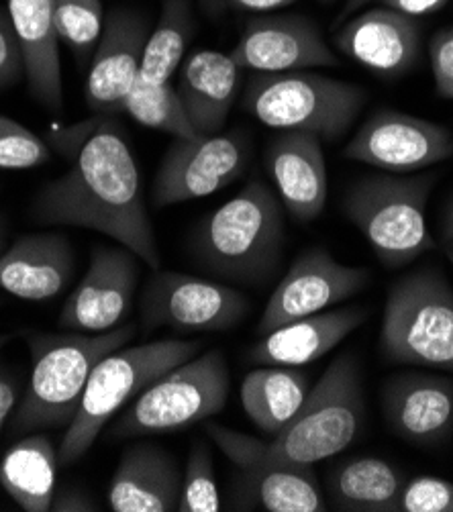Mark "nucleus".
I'll use <instances>...</instances> for the list:
<instances>
[{
    "instance_id": "1",
    "label": "nucleus",
    "mask_w": 453,
    "mask_h": 512,
    "mask_svg": "<svg viewBox=\"0 0 453 512\" xmlns=\"http://www.w3.org/2000/svg\"><path fill=\"white\" fill-rule=\"evenodd\" d=\"M72 160L64 176L37 192L31 204L33 221L109 235L151 270H160L162 255L143 202L137 164L121 129L107 117L94 121Z\"/></svg>"
},
{
    "instance_id": "11",
    "label": "nucleus",
    "mask_w": 453,
    "mask_h": 512,
    "mask_svg": "<svg viewBox=\"0 0 453 512\" xmlns=\"http://www.w3.org/2000/svg\"><path fill=\"white\" fill-rule=\"evenodd\" d=\"M249 160L251 145L241 131L176 139L154 178V204L162 209L211 196L239 180Z\"/></svg>"
},
{
    "instance_id": "9",
    "label": "nucleus",
    "mask_w": 453,
    "mask_h": 512,
    "mask_svg": "<svg viewBox=\"0 0 453 512\" xmlns=\"http://www.w3.org/2000/svg\"><path fill=\"white\" fill-rule=\"evenodd\" d=\"M231 390L223 351L213 349L172 368L149 384L111 429L115 437H147L182 431L219 415Z\"/></svg>"
},
{
    "instance_id": "46",
    "label": "nucleus",
    "mask_w": 453,
    "mask_h": 512,
    "mask_svg": "<svg viewBox=\"0 0 453 512\" xmlns=\"http://www.w3.org/2000/svg\"><path fill=\"white\" fill-rule=\"evenodd\" d=\"M319 3H327V5H331V3H335V0H319Z\"/></svg>"
},
{
    "instance_id": "14",
    "label": "nucleus",
    "mask_w": 453,
    "mask_h": 512,
    "mask_svg": "<svg viewBox=\"0 0 453 512\" xmlns=\"http://www.w3.org/2000/svg\"><path fill=\"white\" fill-rule=\"evenodd\" d=\"M345 158L392 174H411L453 158V133L415 115L378 109L345 145Z\"/></svg>"
},
{
    "instance_id": "32",
    "label": "nucleus",
    "mask_w": 453,
    "mask_h": 512,
    "mask_svg": "<svg viewBox=\"0 0 453 512\" xmlns=\"http://www.w3.org/2000/svg\"><path fill=\"white\" fill-rule=\"evenodd\" d=\"M178 512H219L221 500L215 480L213 455L205 441H194L182 474Z\"/></svg>"
},
{
    "instance_id": "36",
    "label": "nucleus",
    "mask_w": 453,
    "mask_h": 512,
    "mask_svg": "<svg viewBox=\"0 0 453 512\" xmlns=\"http://www.w3.org/2000/svg\"><path fill=\"white\" fill-rule=\"evenodd\" d=\"M429 60L437 94L453 100V27H445L431 37Z\"/></svg>"
},
{
    "instance_id": "47",
    "label": "nucleus",
    "mask_w": 453,
    "mask_h": 512,
    "mask_svg": "<svg viewBox=\"0 0 453 512\" xmlns=\"http://www.w3.org/2000/svg\"><path fill=\"white\" fill-rule=\"evenodd\" d=\"M0 304H3V298H0Z\"/></svg>"
},
{
    "instance_id": "29",
    "label": "nucleus",
    "mask_w": 453,
    "mask_h": 512,
    "mask_svg": "<svg viewBox=\"0 0 453 512\" xmlns=\"http://www.w3.org/2000/svg\"><path fill=\"white\" fill-rule=\"evenodd\" d=\"M194 33L190 0H164L156 29L149 33L139 78L147 84H166L182 66L188 41Z\"/></svg>"
},
{
    "instance_id": "31",
    "label": "nucleus",
    "mask_w": 453,
    "mask_h": 512,
    "mask_svg": "<svg viewBox=\"0 0 453 512\" xmlns=\"http://www.w3.org/2000/svg\"><path fill=\"white\" fill-rule=\"evenodd\" d=\"M54 23L58 39L86 64L105 29L103 3L100 0H56Z\"/></svg>"
},
{
    "instance_id": "42",
    "label": "nucleus",
    "mask_w": 453,
    "mask_h": 512,
    "mask_svg": "<svg viewBox=\"0 0 453 512\" xmlns=\"http://www.w3.org/2000/svg\"><path fill=\"white\" fill-rule=\"evenodd\" d=\"M370 3H374V0H345L343 3V7H341V11H339V15H337V19H335V29L341 25V23H345L349 17H354V15H358V11H362L366 5H370Z\"/></svg>"
},
{
    "instance_id": "15",
    "label": "nucleus",
    "mask_w": 453,
    "mask_h": 512,
    "mask_svg": "<svg viewBox=\"0 0 453 512\" xmlns=\"http://www.w3.org/2000/svg\"><path fill=\"white\" fill-rule=\"evenodd\" d=\"M137 260L123 245H94L84 278L64 304L60 325L74 333L113 331L131 309L139 278Z\"/></svg>"
},
{
    "instance_id": "28",
    "label": "nucleus",
    "mask_w": 453,
    "mask_h": 512,
    "mask_svg": "<svg viewBox=\"0 0 453 512\" xmlns=\"http://www.w3.org/2000/svg\"><path fill=\"white\" fill-rule=\"evenodd\" d=\"M58 453L45 435L13 445L0 464V486L27 512H47L56 494Z\"/></svg>"
},
{
    "instance_id": "5",
    "label": "nucleus",
    "mask_w": 453,
    "mask_h": 512,
    "mask_svg": "<svg viewBox=\"0 0 453 512\" xmlns=\"http://www.w3.org/2000/svg\"><path fill=\"white\" fill-rule=\"evenodd\" d=\"M203 341L164 339L121 347L100 360L86 384L78 413L66 429L58 459L70 466L92 447L98 433L125 404L172 368L198 355Z\"/></svg>"
},
{
    "instance_id": "20",
    "label": "nucleus",
    "mask_w": 453,
    "mask_h": 512,
    "mask_svg": "<svg viewBox=\"0 0 453 512\" xmlns=\"http://www.w3.org/2000/svg\"><path fill=\"white\" fill-rule=\"evenodd\" d=\"M266 166L280 200L296 221L309 223L323 213L329 180L321 137L305 131H284L270 143Z\"/></svg>"
},
{
    "instance_id": "38",
    "label": "nucleus",
    "mask_w": 453,
    "mask_h": 512,
    "mask_svg": "<svg viewBox=\"0 0 453 512\" xmlns=\"http://www.w3.org/2000/svg\"><path fill=\"white\" fill-rule=\"evenodd\" d=\"M380 7L394 9L398 13H405L409 17H425L431 15L447 5V0H378Z\"/></svg>"
},
{
    "instance_id": "43",
    "label": "nucleus",
    "mask_w": 453,
    "mask_h": 512,
    "mask_svg": "<svg viewBox=\"0 0 453 512\" xmlns=\"http://www.w3.org/2000/svg\"><path fill=\"white\" fill-rule=\"evenodd\" d=\"M5 241H7V217L0 215V253L5 251Z\"/></svg>"
},
{
    "instance_id": "17",
    "label": "nucleus",
    "mask_w": 453,
    "mask_h": 512,
    "mask_svg": "<svg viewBox=\"0 0 453 512\" xmlns=\"http://www.w3.org/2000/svg\"><path fill=\"white\" fill-rule=\"evenodd\" d=\"M333 41L343 56L380 78L394 80L417 66L423 45V25L405 13L376 7L349 17L335 31Z\"/></svg>"
},
{
    "instance_id": "25",
    "label": "nucleus",
    "mask_w": 453,
    "mask_h": 512,
    "mask_svg": "<svg viewBox=\"0 0 453 512\" xmlns=\"http://www.w3.org/2000/svg\"><path fill=\"white\" fill-rule=\"evenodd\" d=\"M241 68L217 49H196L180 66L178 94L198 135L223 129L239 92Z\"/></svg>"
},
{
    "instance_id": "30",
    "label": "nucleus",
    "mask_w": 453,
    "mask_h": 512,
    "mask_svg": "<svg viewBox=\"0 0 453 512\" xmlns=\"http://www.w3.org/2000/svg\"><path fill=\"white\" fill-rule=\"evenodd\" d=\"M123 113L143 127L170 133L176 139H192L198 135L186 115L178 90L170 82L147 84L137 80L125 100Z\"/></svg>"
},
{
    "instance_id": "22",
    "label": "nucleus",
    "mask_w": 453,
    "mask_h": 512,
    "mask_svg": "<svg viewBox=\"0 0 453 512\" xmlns=\"http://www.w3.org/2000/svg\"><path fill=\"white\" fill-rule=\"evenodd\" d=\"M74 253L60 233H35L0 253V288L21 300L56 298L72 280Z\"/></svg>"
},
{
    "instance_id": "39",
    "label": "nucleus",
    "mask_w": 453,
    "mask_h": 512,
    "mask_svg": "<svg viewBox=\"0 0 453 512\" xmlns=\"http://www.w3.org/2000/svg\"><path fill=\"white\" fill-rule=\"evenodd\" d=\"M19 398V388L11 376L0 372V431H3L5 423L9 421L11 413L15 411V404Z\"/></svg>"
},
{
    "instance_id": "6",
    "label": "nucleus",
    "mask_w": 453,
    "mask_h": 512,
    "mask_svg": "<svg viewBox=\"0 0 453 512\" xmlns=\"http://www.w3.org/2000/svg\"><path fill=\"white\" fill-rule=\"evenodd\" d=\"M378 343L390 364L453 374V288L437 266L417 268L388 288Z\"/></svg>"
},
{
    "instance_id": "3",
    "label": "nucleus",
    "mask_w": 453,
    "mask_h": 512,
    "mask_svg": "<svg viewBox=\"0 0 453 512\" xmlns=\"http://www.w3.org/2000/svg\"><path fill=\"white\" fill-rule=\"evenodd\" d=\"M135 333V325H123L107 333L33 335L29 339L33 372L13 417V431L21 435L68 429L94 366L111 351L125 347Z\"/></svg>"
},
{
    "instance_id": "10",
    "label": "nucleus",
    "mask_w": 453,
    "mask_h": 512,
    "mask_svg": "<svg viewBox=\"0 0 453 512\" xmlns=\"http://www.w3.org/2000/svg\"><path fill=\"white\" fill-rule=\"evenodd\" d=\"M205 433L237 468V490L233 500L235 510H327L313 466L270 462L262 453V439L217 423H209Z\"/></svg>"
},
{
    "instance_id": "40",
    "label": "nucleus",
    "mask_w": 453,
    "mask_h": 512,
    "mask_svg": "<svg viewBox=\"0 0 453 512\" xmlns=\"http://www.w3.org/2000/svg\"><path fill=\"white\" fill-rule=\"evenodd\" d=\"M223 3L237 11L262 13V11H274L280 7H288V5L296 3V0H223Z\"/></svg>"
},
{
    "instance_id": "2",
    "label": "nucleus",
    "mask_w": 453,
    "mask_h": 512,
    "mask_svg": "<svg viewBox=\"0 0 453 512\" xmlns=\"http://www.w3.org/2000/svg\"><path fill=\"white\" fill-rule=\"evenodd\" d=\"M282 202L260 178L194 229L190 251L198 266L229 282L266 284L284 253Z\"/></svg>"
},
{
    "instance_id": "19",
    "label": "nucleus",
    "mask_w": 453,
    "mask_h": 512,
    "mask_svg": "<svg viewBox=\"0 0 453 512\" xmlns=\"http://www.w3.org/2000/svg\"><path fill=\"white\" fill-rule=\"evenodd\" d=\"M382 411L402 441L441 445L453 435V380L427 372L394 374L382 386Z\"/></svg>"
},
{
    "instance_id": "24",
    "label": "nucleus",
    "mask_w": 453,
    "mask_h": 512,
    "mask_svg": "<svg viewBox=\"0 0 453 512\" xmlns=\"http://www.w3.org/2000/svg\"><path fill=\"white\" fill-rule=\"evenodd\" d=\"M54 5L56 0H7V11L23 49L29 90L47 111L60 113L64 88Z\"/></svg>"
},
{
    "instance_id": "13",
    "label": "nucleus",
    "mask_w": 453,
    "mask_h": 512,
    "mask_svg": "<svg viewBox=\"0 0 453 512\" xmlns=\"http://www.w3.org/2000/svg\"><path fill=\"white\" fill-rule=\"evenodd\" d=\"M368 284V268L345 266L333 258L329 249L319 245L302 251L272 292L258 323V333L268 335L286 323L329 311L331 306L362 292Z\"/></svg>"
},
{
    "instance_id": "12",
    "label": "nucleus",
    "mask_w": 453,
    "mask_h": 512,
    "mask_svg": "<svg viewBox=\"0 0 453 512\" xmlns=\"http://www.w3.org/2000/svg\"><path fill=\"white\" fill-rule=\"evenodd\" d=\"M249 306L239 290L225 284L156 270L141 294V325L147 333L158 327L217 333L235 327Z\"/></svg>"
},
{
    "instance_id": "45",
    "label": "nucleus",
    "mask_w": 453,
    "mask_h": 512,
    "mask_svg": "<svg viewBox=\"0 0 453 512\" xmlns=\"http://www.w3.org/2000/svg\"><path fill=\"white\" fill-rule=\"evenodd\" d=\"M9 339H11L9 335H0V347H3V345L9 341Z\"/></svg>"
},
{
    "instance_id": "16",
    "label": "nucleus",
    "mask_w": 453,
    "mask_h": 512,
    "mask_svg": "<svg viewBox=\"0 0 453 512\" xmlns=\"http://www.w3.org/2000/svg\"><path fill=\"white\" fill-rule=\"evenodd\" d=\"M231 58L243 70L258 74H284L339 64L319 27L300 15H268L251 19Z\"/></svg>"
},
{
    "instance_id": "21",
    "label": "nucleus",
    "mask_w": 453,
    "mask_h": 512,
    "mask_svg": "<svg viewBox=\"0 0 453 512\" xmlns=\"http://www.w3.org/2000/svg\"><path fill=\"white\" fill-rule=\"evenodd\" d=\"M368 317V306L354 304L286 323L264 335L260 343L251 347L249 357L260 366L300 368L313 364L362 327Z\"/></svg>"
},
{
    "instance_id": "34",
    "label": "nucleus",
    "mask_w": 453,
    "mask_h": 512,
    "mask_svg": "<svg viewBox=\"0 0 453 512\" xmlns=\"http://www.w3.org/2000/svg\"><path fill=\"white\" fill-rule=\"evenodd\" d=\"M396 512H453V482L433 476L407 480Z\"/></svg>"
},
{
    "instance_id": "37",
    "label": "nucleus",
    "mask_w": 453,
    "mask_h": 512,
    "mask_svg": "<svg viewBox=\"0 0 453 512\" xmlns=\"http://www.w3.org/2000/svg\"><path fill=\"white\" fill-rule=\"evenodd\" d=\"M54 512H94L98 510V504L82 490L78 488H62L56 490L52 508Z\"/></svg>"
},
{
    "instance_id": "33",
    "label": "nucleus",
    "mask_w": 453,
    "mask_h": 512,
    "mask_svg": "<svg viewBox=\"0 0 453 512\" xmlns=\"http://www.w3.org/2000/svg\"><path fill=\"white\" fill-rule=\"evenodd\" d=\"M52 158L49 145L21 123L0 115V170H31Z\"/></svg>"
},
{
    "instance_id": "23",
    "label": "nucleus",
    "mask_w": 453,
    "mask_h": 512,
    "mask_svg": "<svg viewBox=\"0 0 453 512\" xmlns=\"http://www.w3.org/2000/svg\"><path fill=\"white\" fill-rule=\"evenodd\" d=\"M182 474L174 455L156 445L129 447L113 474V512H170L178 508Z\"/></svg>"
},
{
    "instance_id": "18",
    "label": "nucleus",
    "mask_w": 453,
    "mask_h": 512,
    "mask_svg": "<svg viewBox=\"0 0 453 512\" xmlns=\"http://www.w3.org/2000/svg\"><path fill=\"white\" fill-rule=\"evenodd\" d=\"M149 33V19L131 9H117L105 19L86 80L90 111L103 117L123 113L125 100L139 78Z\"/></svg>"
},
{
    "instance_id": "35",
    "label": "nucleus",
    "mask_w": 453,
    "mask_h": 512,
    "mask_svg": "<svg viewBox=\"0 0 453 512\" xmlns=\"http://www.w3.org/2000/svg\"><path fill=\"white\" fill-rule=\"evenodd\" d=\"M25 74L23 49L9 17V11L0 7V90L15 86Z\"/></svg>"
},
{
    "instance_id": "8",
    "label": "nucleus",
    "mask_w": 453,
    "mask_h": 512,
    "mask_svg": "<svg viewBox=\"0 0 453 512\" xmlns=\"http://www.w3.org/2000/svg\"><path fill=\"white\" fill-rule=\"evenodd\" d=\"M364 88L311 72L258 74L243 94V109L260 123L282 131L315 133L335 141L364 109Z\"/></svg>"
},
{
    "instance_id": "44",
    "label": "nucleus",
    "mask_w": 453,
    "mask_h": 512,
    "mask_svg": "<svg viewBox=\"0 0 453 512\" xmlns=\"http://www.w3.org/2000/svg\"><path fill=\"white\" fill-rule=\"evenodd\" d=\"M445 253H447V258H449V262L453 264V239L445 241Z\"/></svg>"
},
{
    "instance_id": "7",
    "label": "nucleus",
    "mask_w": 453,
    "mask_h": 512,
    "mask_svg": "<svg viewBox=\"0 0 453 512\" xmlns=\"http://www.w3.org/2000/svg\"><path fill=\"white\" fill-rule=\"evenodd\" d=\"M435 174L366 176L349 186L343 211L368 239L382 266L405 268L437 247L427 229Z\"/></svg>"
},
{
    "instance_id": "26",
    "label": "nucleus",
    "mask_w": 453,
    "mask_h": 512,
    "mask_svg": "<svg viewBox=\"0 0 453 512\" xmlns=\"http://www.w3.org/2000/svg\"><path fill=\"white\" fill-rule=\"evenodd\" d=\"M407 476L382 457H349L329 476V498L335 510L396 512Z\"/></svg>"
},
{
    "instance_id": "27",
    "label": "nucleus",
    "mask_w": 453,
    "mask_h": 512,
    "mask_svg": "<svg viewBox=\"0 0 453 512\" xmlns=\"http://www.w3.org/2000/svg\"><path fill=\"white\" fill-rule=\"evenodd\" d=\"M309 376L290 366H264L249 372L241 384L247 417L268 435L280 433L307 402Z\"/></svg>"
},
{
    "instance_id": "4",
    "label": "nucleus",
    "mask_w": 453,
    "mask_h": 512,
    "mask_svg": "<svg viewBox=\"0 0 453 512\" xmlns=\"http://www.w3.org/2000/svg\"><path fill=\"white\" fill-rule=\"evenodd\" d=\"M364 419L362 368L354 353H343L329 364L298 415L272 441H262V453L276 464L315 466L354 443Z\"/></svg>"
},
{
    "instance_id": "41",
    "label": "nucleus",
    "mask_w": 453,
    "mask_h": 512,
    "mask_svg": "<svg viewBox=\"0 0 453 512\" xmlns=\"http://www.w3.org/2000/svg\"><path fill=\"white\" fill-rule=\"evenodd\" d=\"M439 231L443 237V243L453 239V194L447 198V202L443 204L441 211V223H439Z\"/></svg>"
}]
</instances>
